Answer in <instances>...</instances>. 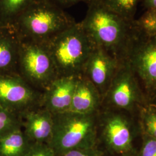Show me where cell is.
Instances as JSON below:
<instances>
[{"label": "cell", "instance_id": "obj_18", "mask_svg": "<svg viewBox=\"0 0 156 156\" xmlns=\"http://www.w3.org/2000/svg\"><path fill=\"white\" fill-rule=\"evenodd\" d=\"M22 127V120L20 115L0 105V136Z\"/></svg>", "mask_w": 156, "mask_h": 156}, {"label": "cell", "instance_id": "obj_7", "mask_svg": "<svg viewBox=\"0 0 156 156\" xmlns=\"http://www.w3.org/2000/svg\"><path fill=\"white\" fill-rule=\"evenodd\" d=\"M18 72L36 90H45L58 74L50 53L44 44L20 41Z\"/></svg>", "mask_w": 156, "mask_h": 156}, {"label": "cell", "instance_id": "obj_27", "mask_svg": "<svg viewBox=\"0 0 156 156\" xmlns=\"http://www.w3.org/2000/svg\"><path fill=\"white\" fill-rule=\"evenodd\" d=\"M0 28H1V27H0Z\"/></svg>", "mask_w": 156, "mask_h": 156}, {"label": "cell", "instance_id": "obj_24", "mask_svg": "<svg viewBox=\"0 0 156 156\" xmlns=\"http://www.w3.org/2000/svg\"><path fill=\"white\" fill-rule=\"evenodd\" d=\"M49 1L62 8V7L70 6L82 2H85L87 4L93 0H49Z\"/></svg>", "mask_w": 156, "mask_h": 156}, {"label": "cell", "instance_id": "obj_1", "mask_svg": "<svg viewBox=\"0 0 156 156\" xmlns=\"http://www.w3.org/2000/svg\"><path fill=\"white\" fill-rule=\"evenodd\" d=\"M80 23L94 46L99 47L120 62L126 59L139 31L130 21L108 8L101 0H93Z\"/></svg>", "mask_w": 156, "mask_h": 156}, {"label": "cell", "instance_id": "obj_26", "mask_svg": "<svg viewBox=\"0 0 156 156\" xmlns=\"http://www.w3.org/2000/svg\"><path fill=\"white\" fill-rule=\"evenodd\" d=\"M149 105H151V107L156 112V98H155Z\"/></svg>", "mask_w": 156, "mask_h": 156}, {"label": "cell", "instance_id": "obj_3", "mask_svg": "<svg viewBox=\"0 0 156 156\" xmlns=\"http://www.w3.org/2000/svg\"><path fill=\"white\" fill-rule=\"evenodd\" d=\"M44 44L54 62L58 76L82 75L95 47L80 23H76Z\"/></svg>", "mask_w": 156, "mask_h": 156}, {"label": "cell", "instance_id": "obj_9", "mask_svg": "<svg viewBox=\"0 0 156 156\" xmlns=\"http://www.w3.org/2000/svg\"><path fill=\"white\" fill-rule=\"evenodd\" d=\"M42 94L18 73L0 74V105L20 116L41 105Z\"/></svg>", "mask_w": 156, "mask_h": 156}, {"label": "cell", "instance_id": "obj_8", "mask_svg": "<svg viewBox=\"0 0 156 156\" xmlns=\"http://www.w3.org/2000/svg\"><path fill=\"white\" fill-rule=\"evenodd\" d=\"M126 60L149 104L156 98V36L139 32Z\"/></svg>", "mask_w": 156, "mask_h": 156}, {"label": "cell", "instance_id": "obj_2", "mask_svg": "<svg viewBox=\"0 0 156 156\" xmlns=\"http://www.w3.org/2000/svg\"><path fill=\"white\" fill-rule=\"evenodd\" d=\"M76 23L62 8L49 0H34L12 28L20 41L45 44Z\"/></svg>", "mask_w": 156, "mask_h": 156}, {"label": "cell", "instance_id": "obj_11", "mask_svg": "<svg viewBox=\"0 0 156 156\" xmlns=\"http://www.w3.org/2000/svg\"><path fill=\"white\" fill-rule=\"evenodd\" d=\"M79 76H57L44 91L40 106L52 114L69 111Z\"/></svg>", "mask_w": 156, "mask_h": 156}, {"label": "cell", "instance_id": "obj_20", "mask_svg": "<svg viewBox=\"0 0 156 156\" xmlns=\"http://www.w3.org/2000/svg\"><path fill=\"white\" fill-rule=\"evenodd\" d=\"M136 27L140 33L149 37L156 36V10L146 9L137 20H135Z\"/></svg>", "mask_w": 156, "mask_h": 156}, {"label": "cell", "instance_id": "obj_23", "mask_svg": "<svg viewBox=\"0 0 156 156\" xmlns=\"http://www.w3.org/2000/svg\"><path fill=\"white\" fill-rule=\"evenodd\" d=\"M56 156H104V154L97 146L92 148L70 150Z\"/></svg>", "mask_w": 156, "mask_h": 156}, {"label": "cell", "instance_id": "obj_6", "mask_svg": "<svg viewBox=\"0 0 156 156\" xmlns=\"http://www.w3.org/2000/svg\"><path fill=\"white\" fill-rule=\"evenodd\" d=\"M148 105L139 83L127 60L120 64L102 101L104 109L129 113L139 112Z\"/></svg>", "mask_w": 156, "mask_h": 156}, {"label": "cell", "instance_id": "obj_4", "mask_svg": "<svg viewBox=\"0 0 156 156\" xmlns=\"http://www.w3.org/2000/svg\"><path fill=\"white\" fill-rule=\"evenodd\" d=\"M100 111L91 114L69 111L53 114V131L49 145L56 155L73 149L97 147Z\"/></svg>", "mask_w": 156, "mask_h": 156}, {"label": "cell", "instance_id": "obj_21", "mask_svg": "<svg viewBox=\"0 0 156 156\" xmlns=\"http://www.w3.org/2000/svg\"><path fill=\"white\" fill-rule=\"evenodd\" d=\"M54 150L48 144L30 143L24 156H56Z\"/></svg>", "mask_w": 156, "mask_h": 156}, {"label": "cell", "instance_id": "obj_15", "mask_svg": "<svg viewBox=\"0 0 156 156\" xmlns=\"http://www.w3.org/2000/svg\"><path fill=\"white\" fill-rule=\"evenodd\" d=\"M22 127L0 136V156H24L30 145Z\"/></svg>", "mask_w": 156, "mask_h": 156}, {"label": "cell", "instance_id": "obj_16", "mask_svg": "<svg viewBox=\"0 0 156 156\" xmlns=\"http://www.w3.org/2000/svg\"><path fill=\"white\" fill-rule=\"evenodd\" d=\"M34 0H0V27L11 28Z\"/></svg>", "mask_w": 156, "mask_h": 156}, {"label": "cell", "instance_id": "obj_5", "mask_svg": "<svg viewBox=\"0 0 156 156\" xmlns=\"http://www.w3.org/2000/svg\"><path fill=\"white\" fill-rule=\"evenodd\" d=\"M126 112L104 109L98 116V140L113 154L131 156L137 130L133 120Z\"/></svg>", "mask_w": 156, "mask_h": 156}, {"label": "cell", "instance_id": "obj_14", "mask_svg": "<svg viewBox=\"0 0 156 156\" xmlns=\"http://www.w3.org/2000/svg\"><path fill=\"white\" fill-rule=\"evenodd\" d=\"M20 43L13 28H0V74H19Z\"/></svg>", "mask_w": 156, "mask_h": 156}, {"label": "cell", "instance_id": "obj_13", "mask_svg": "<svg viewBox=\"0 0 156 156\" xmlns=\"http://www.w3.org/2000/svg\"><path fill=\"white\" fill-rule=\"evenodd\" d=\"M102 101L98 90L82 75L78 77L69 112L80 114L97 113L101 110Z\"/></svg>", "mask_w": 156, "mask_h": 156}, {"label": "cell", "instance_id": "obj_12", "mask_svg": "<svg viewBox=\"0 0 156 156\" xmlns=\"http://www.w3.org/2000/svg\"><path fill=\"white\" fill-rule=\"evenodd\" d=\"M21 117L23 132L30 143L49 144L54 126L51 112L38 106L25 112Z\"/></svg>", "mask_w": 156, "mask_h": 156}, {"label": "cell", "instance_id": "obj_10", "mask_svg": "<svg viewBox=\"0 0 156 156\" xmlns=\"http://www.w3.org/2000/svg\"><path fill=\"white\" fill-rule=\"evenodd\" d=\"M120 62L104 49L97 46L90 55L82 75L94 85L102 99L117 71Z\"/></svg>", "mask_w": 156, "mask_h": 156}, {"label": "cell", "instance_id": "obj_17", "mask_svg": "<svg viewBox=\"0 0 156 156\" xmlns=\"http://www.w3.org/2000/svg\"><path fill=\"white\" fill-rule=\"evenodd\" d=\"M112 11L130 21H134L140 0H101Z\"/></svg>", "mask_w": 156, "mask_h": 156}, {"label": "cell", "instance_id": "obj_19", "mask_svg": "<svg viewBox=\"0 0 156 156\" xmlns=\"http://www.w3.org/2000/svg\"><path fill=\"white\" fill-rule=\"evenodd\" d=\"M139 112L142 131L156 140V112L148 104Z\"/></svg>", "mask_w": 156, "mask_h": 156}, {"label": "cell", "instance_id": "obj_22", "mask_svg": "<svg viewBox=\"0 0 156 156\" xmlns=\"http://www.w3.org/2000/svg\"><path fill=\"white\" fill-rule=\"evenodd\" d=\"M141 134L142 142L139 156H156V140L142 131Z\"/></svg>", "mask_w": 156, "mask_h": 156}, {"label": "cell", "instance_id": "obj_25", "mask_svg": "<svg viewBox=\"0 0 156 156\" xmlns=\"http://www.w3.org/2000/svg\"><path fill=\"white\" fill-rule=\"evenodd\" d=\"M143 4L146 9L156 10V0H143Z\"/></svg>", "mask_w": 156, "mask_h": 156}]
</instances>
